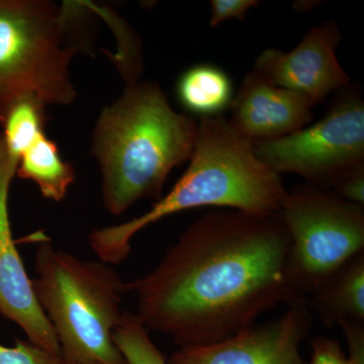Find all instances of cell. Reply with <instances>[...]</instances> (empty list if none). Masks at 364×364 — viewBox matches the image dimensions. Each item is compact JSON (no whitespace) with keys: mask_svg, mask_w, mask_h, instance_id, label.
<instances>
[{"mask_svg":"<svg viewBox=\"0 0 364 364\" xmlns=\"http://www.w3.org/2000/svg\"><path fill=\"white\" fill-rule=\"evenodd\" d=\"M41 350L30 342L16 339L14 347L0 344V364H42Z\"/></svg>","mask_w":364,"mask_h":364,"instance_id":"cell-19","label":"cell"},{"mask_svg":"<svg viewBox=\"0 0 364 364\" xmlns=\"http://www.w3.org/2000/svg\"><path fill=\"white\" fill-rule=\"evenodd\" d=\"M114 342L127 364H168L135 313L124 311Z\"/></svg>","mask_w":364,"mask_h":364,"instance_id":"cell-16","label":"cell"},{"mask_svg":"<svg viewBox=\"0 0 364 364\" xmlns=\"http://www.w3.org/2000/svg\"><path fill=\"white\" fill-rule=\"evenodd\" d=\"M341 38L336 21H325L313 26L291 51L270 48L261 52L253 71L318 105L331 93L350 85V76L336 55Z\"/></svg>","mask_w":364,"mask_h":364,"instance_id":"cell-9","label":"cell"},{"mask_svg":"<svg viewBox=\"0 0 364 364\" xmlns=\"http://www.w3.org/2000/svg\"><path fill=\"white\" fill-rule=\"evenodd\" d=\"M18 163L0 136V314L18 325L33 346L61 355L56 334L36 299L11 232L9 195Z\"/></svg>","mask_w":364,"mask_h":364,"instance_id":"cell-10","label":"cell"},{"mask_svg":"<svg viewBox=\"0 0 364 364\" xmlns=\"http://www.w3.org/2000/svg\"><path fill=\"white\" fill-rule=\"evenodd\" d=\"M45 105L33 98H23L9 105L0 117L1 139L7 152L20 159L44 132Z\"/></svg>","mask_w":364,"mask_h":364,"instance_id":"cell-15","label":"cell"},{"mask_svg":"<svg viewBox=\"0 0 364 364\" xmlns=\"http://www.w3.org/2000/svg\"><path fill=\"white\" fill-rule=\"evenodd\" d=\"M291 238L279 215L214 210L191 223L156 267L127 282L135 315L178 348L217 343L301 298L289 272Z\"/></svg>","mask_w":364,"mask_h":364,"instance_id":"cell-1","label":"cell"},{"mask_svg":"<svg viewBox=\"0 0 364 364\" xmlns=\"http://www.w3.org/2000/svg\"><path fill=\"white\" fill-rule=\"evenodd\" d=\"M332 191L347 202L364 207V169L345 177Z\"/></svg>","mask_w":364,"mask_h":364,"instance_id":"cell-20","label":"cell"},{"mask_svg":"<svg viewBox=\"0 0 364 364\" xmlns=\"http://www.w3.org/2000/svg\"><path fill=\"white\" fill-rule=\"evenodd\" d=\"M41 360H42V364H102V363H74V361L66 360L62 358L61 355H54V354L48 353L44 350H42V353H41ZM122 364H127L126 361Z\"/></svg>","mask_w":364,"mask_h":364,"instance_id":"cell-21","label":"cell"},{"mask_svg":"<svg viewBox=\"0 0 364 364\" xmlns=\"http://www.w3.org/2000/svg\"><path fill=\"white\" fill-rule=\"evenodd\" d=\"M291 238L289 272L301 298L364 252V207L311 184L287 191L279 212Z\"/></svg>","mask_w":364,"mask_h":364,"instance_id":"cell-6","label":"cell"},{"mask_svg":"<svg viewBox=\"0 0 364 364\" xmlns=\"http://www.w3.org/2000/svg\"><path fill=\"white\" fill-rule=\"evenodd\" d=\"M182 107L196 116H221L234 98L233 82L225 70L213 64H198L182 73L176 85Z\"/></svg>","mask_w":364,"mask_h":364,"instance_id":"cell-13","label":"cell"},{"mask_svg":"<svg viewBox=\"0 0 364 364\" xmlns=\"http://www.w3.org/2000/svg\"><path fill=\"white\" fill-rule=\"evenodd\" d=\"M312 328L308 299L287 306L279 317L217 343L178 348L168 364H308L299 347Z\"/></svg>","mask_w":364,"mask_h":364,"instance_id":"cell-8","label":"cell"},{"mask_svg":"<svg viewBox=\"0 0 364 364\" xmlns=\"http://www.w3.org/2000/svg\"><path fill=\"white\" fill-rule=\"evenodd\" d=\"M315 105L298 92L273 85L257 72H249L234 95L229 119L252 142L277 140L305 128Z\"/></svg>","mask_w":364,"mask_h":364,"instance_id":"cell-11","label":"cell"},{"mask_svg":"<svg viewBox=\"0 0 364 364\" xmlns=\"http://www.w3.org/2000/svg\"><path fill=\"white\" fill-rule=\"evenodd\" d=\"M267 166L303 177L306 183L332 191L345 177L364 169V102L351 85L340 91L318 123L296 133L254 143Z\"/></svg>","mask_w":364,"mask_h":364,"instance_id":"cell-7","label":"cell"},{"mask_svg":"<svg viewBox=\"0 0 364 364\" xmlns=\"http://www.w3.org/2000/svg\"><path fill=\"white\" fill-rule=\"evenodd\" d=\"M309 296L310 308L327 327L364 323V252L347 261Z\"/></svg>","mask_w":364,"mask_h":364,"instance_id":"cell-12","label":"cell"},{"mask_svg":"<svg viewBox=\"0 0 364 364\" xmlns=\"http://www.w3.org/2000/svg\"><path fill=\"white\" fill-rule=\"evenodd\" d=\"M16 176L33 181L41 195L60 203L76 178L75 169L63 160L58 146L43 133L18 159Z\"/></svg>","mask_w":364,"mask_h":364,"instance_id":"cell-14","label":"cell"},{"mask_svg":"<svg viewBox=\"0 0 364 364\" xmlns=\"http://www.w3.org/2000/svg\"><path fill=\"white\" fill-rule=\"evenodd\" d=\"M198 126L172 109L157 83H128L100 112L91 136L105 208L119 215L145 198L158 202L170 172L188 161Z\"/></svg>","mask_w":364,"mask_h":364,"instance_id":"cell-3","label":"cell"},{"mask_svg":"<svg viewBox=\"0 0 364 364\" xmlns=\"http://www.w3.org/2000/svg\"><path fill=\"white\" fill-rule=\"evenodd\" d=\"M312 356L309 364H364L360 360L345 353L337 340L317 336L311 342Z\"/></svg>","mask_w":364,"mask_h":364,"instance_id":"cell-17","label":"cell"},{"mask_svg":"<svg viewBox=\"0 0 364 364\" xmlns=\"http://www.w3.org/2000/svg\"><path fill=\"white\" fill-rule=\"evenodd\" d=\"M188 161L176 186L145 214L90 232L88 243L100 260L122 262L139 232L169 215L207 207L279 214L289 191L282 176L256 155L254 142L222 114L200 119Z\"/></svg>","mask_w":364,"mask_h":364,"instance_id":"cell-2","label":"cell"},{"mask_svg":"<svg viewBox=\"0 0 364 364\" xmlns=\"http://www.w3.org/2000/svg\"><path fill=\"white\" fill-rule=\"evenodd\" d=\"M257 0H212L210 26H217L228 20H245L248 11L259 6Z\"/></svg>","mask_w":364,"mask_h":364,"instance_id":"cell-18","label":"cell"},{"mask_svg":"<svg viewBox=\"0 0 364 364\" xmlns=\"http://www.w3.org/2000/svg\"><path fill=\"white\" fill-rule=\"evenodd\" d=\"M90 13L85 2L0 0V117L23 98L45 107L74 102L70 64L90 47Z\"/></svg>","mask_w":364,"mask_h":364,"instance_id":"cell-4","label":"cell"},{"mask_svg":"<svg viewBox=\"0 0 364 364\" xmlns=\"http://www.w3.org/2000/svg\"><path fill=\"white\" fill-rule=\"evenodd\" d=\"M33 294L61 356L81 363L122 364L114 342L127 282L109 263L85 260L44 242L36 250Z\"/></svg>","mask_w":364,"mask_h":364,"instance_id":"cell-5","label":"cell"}]
</instances>
